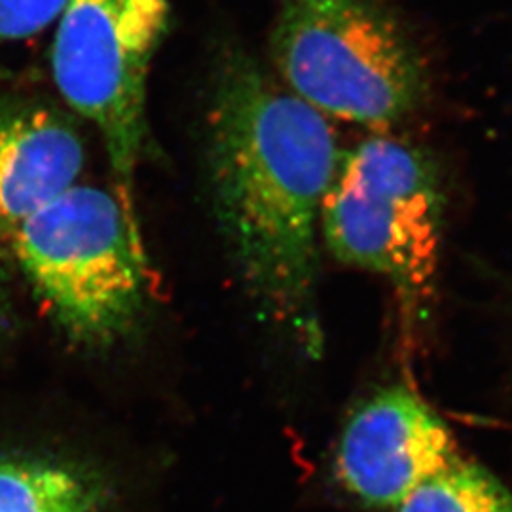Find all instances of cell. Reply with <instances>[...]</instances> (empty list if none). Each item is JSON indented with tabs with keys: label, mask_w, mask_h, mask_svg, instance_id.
<instances>
[{
	"label": "cell",
	"mask_w": 512,
	"mask_h": 512,
	"mask_svg": "<svg viewBox=\"0 0 512 512\" xmlns=\"http://www.w3.org/2000/svg\"><path fill=\"white\" fill-rule=\"evenodd\" d=\"M270 55L293 95L353 124L395 126L429 95L420 50L382 0H281Z\"/></svg>",
	"instance_id": "obj_2"
},
{
	"label": "cell",
	"mask_w": 512,
	"mask_h": 512,
	"mask_svg": "<svg viewBox=\"0 0 512 512\" xmlns=\"http://www.w3.org/2000/svg\"><path fill=\"white\" fill-rule=\"evenodd\" d=\"M86 152L73 124L44 105L0 109V230L23 220L78 184Z\"/></svg>",
	"instance_id": "obj_7"
},
{
	"label": "cell",
	"mask_w": 512,
	"mask_h": 512,
	"mask_svg": "<svg viewBox=\"0 0 512 512\" xmlns=\"http://www.w3.org/2000/svg\"><path fill=\"white\" fill-rule=\"evenodd\" d=\"M69 0H0V46L33 37L63 14Z\"/></svg>",
	"instance_id": "obj_10"
},
{
	"label": "cell",
	"mask_w": 512,
	"mask_h": 512,
	"mask_svg": "<svg viewBox=\"0 0 512 512\" xmlns=\"http://www.w3.org/2000/svg\"><path fill=\"white\" fill-rule=\"evenodd\" d=\"M458 458L448 425L412 389L393 385L349 416L336 448L334 475L366 507L395 511Z\"/></svg>",
	"instance_id": "obj_6"
},
{
	"label": "cell",
	"mask_w": 512,
	"mask_h": 512,
	"mask_svg": "<svg viewBox=\"0 0 512 512\" xmlns=\"http://www.w3.org/2000/svg\"><path fill=\"white\" fill-rule=\"evenodd\" d=\"M0 512H105V494L71 465L0 459Z\"/></svg>",
	"instance_id": "obj_8"
},
{
	"label": "cell",
	"mask_w": 512,
	"mask_h": 512,
	"mask_svg": "<svg viewBox=\"0 0 512 512\" xmlns=\"http://www.w3.org/2000/svg\"><path fill=\"white\" fill-rule=\"evenodd\" d=\"M12 251L40 300L74 340L112 342L147 296V253L107 190L76 184L10 232Z\"/></svg>",
	"instance_id": "obj_4"
},
{
	"label": "cell",
	"mask_w": 512,
	"mask_h": 512,
	"mask_svg": "<svg viewBox=\"0 0 512 512\" xmlns=\"http://www.w3.org/2000/svg\"><path fill=\"white\" fill-rule=\"evenodd\" d=\"M442 211L439 171L429 154L374 135L340 152L319 230L338 262L391 283L410 325L435 293Z\"/></svg>",
	"instance_id": "obj_3"
},
{
	"label": "cell",
	"mask_w": 512,
	"mask_h": 512,
	"mask_svg": "<svg viewBox=\"0 0 512 512\" xmlns=\"http://www.w3.org/2000/svg\"><path fill=\"white\" fill-rule=\"evenodd\" d=\"M207 158L220 228L241 279L266 315L319 357L321 207L340 160L329 122L230 46L213 76Z\"/></svg>",
	"instance_id": "obj_1"
},
{
	"label": "cell",
	"mask_w": 512,
	"mask_h": 512,
	"mask_svg": "<svg viewBox=\"0 0 512 512\" xmlns=\"http://www.w3.org/2000/svg\"><path fill=\"white\" fill-rule=\"evenodd\" d=\"M169 18V0H69L52 48L57 92L101 133L116 198L139 238L135 177L147 137L148 74Z\"/></svg>",
	"instance_id": "obj_5"
},
{
	"label": "cell",
	"mask_w": 512,
	"mask_h": 512,
	"mask_svg": "<svg viewBox=\"0 0 512 512\" xmlns=\"http://www.w3.org/2000/svg\"><path fill=\"white\" fill-rule=\"evenodd\" d=\"M393 512H512V494L488 469L458 458Z\"/></svg>",
	"instance_id": "obj_9"
}]
</instances>
